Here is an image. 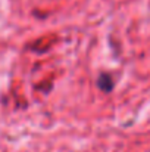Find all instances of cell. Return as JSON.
<instances>
[{
    "label": "cell",
    "mask_w": 150,
    "mask_h": 152,
    "mask_svg": "<svg viewBox=\"0 0 150 152\" xmlns=\"http://www.w3.org/2000/svg\"><path fill=\"white\" fill-rule=\"evenodd\" d=\"M99 87L103 92H110L113 89V80L107 74H101L99 77Z\"/></svg>",
    "instance_id": "1"
}]
</instances>
